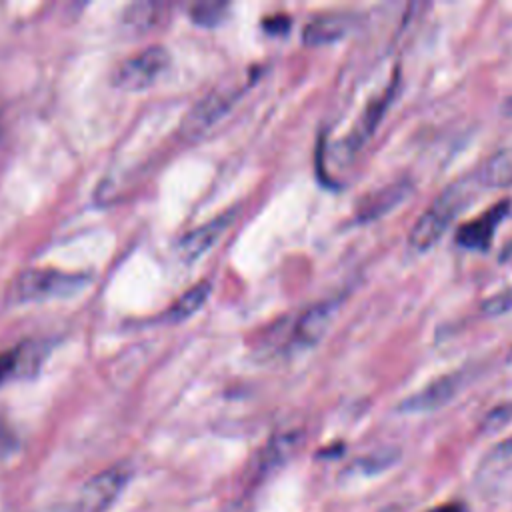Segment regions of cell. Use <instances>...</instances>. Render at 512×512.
<instances>
[{
	"label": "cell",
	"mask_w": 512,
	"mask_h": 512,
	"mask_svg": "<svg viewBox=\"0 0 512 512\" xmlns=\"http://www.w3.org/2000/svg\"><path fill=\"white\" fill-rule=\"evenodd\" d=\"M234 218H236V210H226V212L218 214L216 218H212L210 222H206V224L194 228L192 232H188L186 236H182L178 242L180 258L186 262L198 260L204 252H208L224 236V232L232 226Z\"/></svg>",
	"instance_id": "obj_9"
},
{
	"label": "cell",
	"mask_w": 512,
	"mask_h": 512,
	"mask_svg": "<svg viewBox=\"0 0 512 512\" xmlns=\"http://www.w3.org/2000/svg\"><path fill=\"white\" fill-rule=\"evenodd\" d=\"M170 64V54L166 52V48L162 46H150L138 54H134L132 58L124 60L114 76L112 82L114 86L122 88V90H144L148 86H152L162 72L168 68Z\"/></svg>",
	"instance_id": "obj_3"
},
{
	"label": "cell",
	"mask_w": 512,
	"mask_h": 512,
	"mask_svg": "<svg viewBox=\"0 0 512 512\" xmlns=\"http://www.w3.org/2000/svg\"><path fill=\"white\" fill-rule=\"evenodd\" d=\"M158 8L160 6H156V4H134L132 8L126 10V20L130 24H136L138 28H142V26L146 28L158 18V14H156Z\"/></svg>",
	"instance_id": "obj_20"
},
{
	"label": "cell",
	"mask_w": 512,
	"mask_h": 512,
	"mask_svg": "<svg viewBox=\"0 0 512 512\" xmlns=\"http://www.w3.org/2000/svg\"><path fill=\"white\" fill-rule=\"evenodd\" d=\"M508 210H510L508 198L496 202L494 206H490L476 218L462 224L456 232V242L468 250H488L492 236H494L498 224L502 222V218L508 214Z\"/></svg>",
	"instance_id": "obj_8"
},
{
	"label": "cell",
	"mask_w": 512,
	"mask_h": 512,
	"mask_svg": "<svg viewBox=\"0 0 512 512\" xmlns=\"http://www.w3.org/2000/svg\"><path fill=\"white\" fill-rule=\"evenodd\" d=\"M502 112H504L506 116H512V96H508L506 102L502 104Z\"/></svg>",
	"instance_id": "obj_25"
},
{
	"label": "cell",
	"mask_w": 512,
	"mask_h": 512,
	"mask_svg": "<svg viewBox=\"0 0 512 512\" xmlns=\"http://www.w3.org/2000/svg\"><path fill=\"white\" fill-rule=\"evenodd\" d=\"M20 356H22L20 348H14V350H8V352L0 354V384L6 382L16 372Z\"/></svg>",
	"instance_id": "obj_21"
},
{
	"label": "cell",
	"mask_w": 512,
	"mask_h": 512,
	"mask_svg": "<svg viewBox=\"0 0 512 512\" xmlns=\"http://www.w3.org/2000/svg\"><path fill=\"white\" fill-rule=\"evenodd\" d=\"M410 190H412V186H410L408 180H398V182H392L384 188L374 190L362 202H358L356 220L366 224V222L382 218L384 214L394 210L398 204H402L404 198L410 194Z\"/></svg>",
	"instance_id": "obj_10"
},
{
	"label": "cell",
	"mask_w": 512,
	"mask_h": 512,
	"mask_svg": "<svg viewBox=\"0 0 512 512\" xmlns=\"http://www.w3.org/2000/svg\"><path fill=\"white\" fill-rule=\"evenodd\" d=\"M492 456L494 458H510L512 456V434L494 446Z\"/></svg>",
	"instance_id": "obj_23"
},
{
	"label": "cell",
	"mask_w": 512,
	"mask_h": 512,
	"mask_svg": "<svg viewBox=\"0 0 512 512\" xmlns=\"http://www.w3.org/2000/svg\"><path fill=\"white\" fill-rule=\"evenodd\" d=\"M338 308H340L338 298L324 300V302H318V304L306 308L296 318V324H294L290 340H288V350L302 352V350L312 348L324 336V332L328 330V326H330L332 318L336 316Z\"/></svg>",
	"instance_id": "obj_7"
},
{
	"label": "cell",
	"mask_w": 512,
	"mask_h": 512,
	"mask_svg": "<svg viewBox=\"0 0 512 512\" xmlns=\"http://www.w3.org/2000/svg\"><path fill=\"white\" fill-rule=\"evenodd\" d=\"M88 282V276L82 274H70V272H58V270H26L14 278V282L8 288V302L10 304H24V302H36L56 296H68Z\"/></svg>",
	"instance_id": "obj_2"
},
{
	"label": "cell",
	"mask_w": 512,
	"mask_h": 512,
	"mask_svg": "<svg viewBox=\"0 0 512 512\" xmlns=\"http://www.w3.org/2000/svg\"><path fill=\"white\" fill-rule=\"evenodd\" d=\"M466 382H468V376L464 370L446 372V374L434 378L432 382H428L418 392L406 396L398 404V412H406V414L434 412V410L446 406L448 402H452L460 394V390L466 386Z\"/></svg>",
	"instance_id": "obj_4"
},
{
	"label": "cell",
	"mask_w": 512,
	"mask_h": 512,
	"mask_svg": "<svg viewBox=\"0 0 512 512\" xmlns=\"http://www.w3.org/2000/svg\"><path fill=\"white\" fill-rule=\"evenodd\" d=\"M228 4L226 2H196L190 6V18L194 24L204 28H214L226 18Z\"/></svg>",
	"instance_id": "obj_17"
},
{
	"label": "cell",
	"mask_w": 512,
	"mask_h": 512,
	"mask_svg": "<svg viewBox=\"0 0 512 512\" xmlns=\"http://www.w3.org/2000/svg\"><path fill=\"white\" fill-rule=\"evenodd\" d=\"M128 478H130V470L126 466H112L92 476L80 490L78 510L106 512L124 490Z\"/></svg>",
	"instance_id": "obj_6"
},
{
	"label": "cell",
	"mask_w": 512,
	"mask_h": 512,
	"mask_svg": "<svg viewBox=\"0 0 512 512\" xmlns=\"http://www.w3.org/2000/svg\"><path fill=\"white\" fill-rule=\"evenodd\" d=\"M480 308L488 316H500V314L512 312V286H508V288L492 294L490 298H486Z\"/></svg>",
	"instance_id": "obj_19"
},
{
	"label": "cell",
	"mask_w": 512,
	"mask_h": 512,
	"mask_svg": "<svg viewBox=\"0 0 512 512\" xmlns=\"http://www.w3.org/2000/svg\"><path fill=\"white\" fill-rule=\"evenodd\" d=\"M432 512H468V510H466V506L460 504V502H450V504H444V506L434 508Z\"/></svg>",
	"instance_id": "obj_24"
},
{
	"label": "cell",
	"mask_w": 512,
	"mask_h": 512,
	"mask_svg": "<svg viewBox=\"0 0 512 512\" xmlns=\"http://www.w3.org/2000/svg\"><path fill=\"white\" fill-rule=\"evenodd\" d=\"M210 292H212V284H210V282L202 280V282L194 284L192 288H188V290L166 310L164 320H166V322H182V320L190 318L194 312H198V310L204 306V302L208 300Z\"/></svg>",
	"instance_id": "obj_15"
},
{
	"label": "cell",
	"mask_w": 512,
	"mask_h": 512,
	"mask_svg": "<svg viewBox=\"0 0 512 512\" xmlns=\"http://www.w3.org/2000/svg\"><path fill=\"white\" fill-rule=\"evenodd\" d=\"M290 26V18L286 14H274V16H268L262 20V28L268 32V34H284Z\"/></svg>",
	"instance_id": "obj_22"
},
{
	"label": "cell",
	"mask_w": 512,
	"mask_h": 512,
	"mask_svg": "<svg viewBox=\"0 0 512 512\" xmlns=\"http://www.w3.org/2000/svg\"><path fill=\"white\" fill-rule=\"evenodd\" d=\"M510 422H512V402H502L494 406L490 412H486V416L480 422V432L494 434Z\"/></svg>",
	"instance_id": "obj_18"
},
{
	"label": "cell",
	"mask_w": 512,
	"mask_h": 512,
	"mask_svg": "<svg viewBox=\"0 0 512 512\" xmlns=\"http://www.w3.org/2000/svg\"><path fill=\"white\" fill-rule=\"evenodd\" d=\"M302 444V432L300 430H286L268 440V444L262 448L256 460V472L258 476H264L272 472L274 468L282 466Z\"/></svg>",
	"instance_id": "obj_13"
},
{
	"label": "cell",
	"mask_w": 512,
	"mask_h": 512,
	"mask_svg": "<svg viewBox=\"0 0 512 512\" xmlns=\"http://www.w3.org/2000/svg\"><path fill=\"white\" fill-rule=\"evenodd\" d=\"M478 180L490 188L512 186V144L496 150L480 168Z\"/></svg>",
	"instance_id": "obj_14"
},
{
	"label": "cell",
	"mask_w": 512,
	"mask_h": 512,
	"mask_svg": "<svg viewBox=\"0 0 512 512\" xmlns=\"http://www.w3.org/2000/svg\"><path fill=\"white\" fill-rule=\"evenodd\" d=\"M398 460H400L398 448H380L376 452H370V454L358 458L352 464V470L362 476H374V474H382L384 470L392 468Z\"/></svg>",
	"instance_id": "obj_16"
},
{
	"label": "cell",
	"mask_w": 512,
	"mask_h": 512,
	"mask_svg": "<svg viewBox=\"0 0 512 512\" xmlns=\"http://www.w3.org/2000/svg\"><path fill=\"white\" fill-rule=\"evenodd\" d=\"M242 92H244V86H236V84H224L214 88L188 112V116L182 122V132L188 138L200 136L236 104Z\"/></svg>",
	"instance_id": "obj_5"
},
{
	"label": "cell",
	"mask_w": 512,
	"mask_h": 512,
	"mask_svg": "<svg viewBox=\"0 0 512 512\" xmlns=\"http://www.w3.org/2000/svg\"><path fill=\"white\" fill-rule=\"evenodd\" d=\"M510 358H512V352H510Z\"/></svg>",
	"instance_id": "obj_26"
},
{
	"label": "cell",
	"mask_w": 512,
	"mask_h": 512,
	"mask_svg": "<svg viewBox=\"0 0 512 512\" xmlns=\"http://www.w3.org/2000/svg\"><path fill=\"white\" fill-rule=\"evenodd\" d=\"M470 196H472L470 180H458V182H452L450 186H446L434 198V202L428 206V210L422 212L418 216V220L414 222V226L408 234L410 246L416 252L430 250L442 238V234L448 230L452 220L464 210Z\"/></svg>",
	"instance_id": "obj_1"
},
{
	"label": "cell",
	"mask_w": 512,
	"mask_h": 512,
	"mask_svg": "<svg viewBox=\"0 0 512 512\" xmlns=\"http://www.w3.org/2000/svg\"><path fill=\"white\" fill-rule=\"evenodd\" d=\"M354 26L350 14H322L306 22L302 28V42L306 46H322L344 38Z\"/></svg>",
	"instance_id": "obj_12"
},
{
	"label": "cell",
	"mask_w": 512,
	"mask_h": 512,
	"mask_svg": "<svg viewBox=\"0 0 512 512\" xmlns=\"http://www.w3.org/2000/svg\"><path fill=\"white\" fill-rule=\"evenodd\" d=\"M396 86H398V78H394V80L386 86V90H384L380 96H376V98L364 108V112H362L358 124H356L354 130L348 134V138L342 142V144H344V150H346L348 154H354V152L372 136V132L376 130L380 118L384 116L388 104L392 102V98H394V94H396Z\"/></svg>",
	"instance_id": "obj_11"
}]
</instances>
